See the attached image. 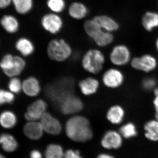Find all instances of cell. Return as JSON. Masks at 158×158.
I'll use <instances>...</instances> for the list:
<instances>
[{"mask_svg": "<svg viewBox=\"0 0 158 158\" xmlns=\"http://www.w3.org/2000/svg\"><path fill=\"white\" fill-rule=\"evenodd\" d=\"M153 105L155 112V119L158 120V96H155L153 100Z\"/></svg>", "mask_w": 158, "mask_h": 158, "instance_id": "39", "label": "cell"}, {"mask_svg": "<svg viewBox=\"0 0 158 158\" xmlns=\"http://www.w3.org/2000/svg\"><path fill=\"white\" fill-rule=\"evenodd\" d=\"M63 158H84L78 150L69 149L65 151Z\"/></svg>", "mask_w": 158, "mask_h": 158, "instance_id": "35", "label": "cell"}, {"mask_svg": "<svg viewBox=\"0 0 158 158\" xmlns=\"http://www.w3.org/2000/svg\"><path fill=\"white\" fill-rule=\"evenodd\" d=\"M44 133L51 135H60L62 131V124L58 118L51 113L46 112L39 120Z\"/></svg>", "mask_w": 158, "mask_h": 158, "instance_id": "9", "label": "cell"}, {"mask_svg": "<svg viewBox=\"0 0 158 158\" xmlns=\"http://www.w3.org/2000/svg\"><path fill=\"white\" fill-rule=\"evenodd\" d=\"M156 45L157 50L158 52V38L157 39L156 41Z\"/></svg>", "mask_w": 158, "mask_h": 158, "instance_id": "42", "label": "cell"}, {"mask_svg": "<svg viewBox=\"0 0 158 158\" xmlns=\"http://www.w3.org/2000/svg\"><path fill=\"white\" fill-rule=\"evenodd\" d=\"M47 53L50 59L61 62L69 59L73 53L70 44L63 39H54L49 42L47 47Z\"/></svg>", "mask_w": 158, "mask_h": 158, "instance_id": "3", "label": "cell"}, {"mask_svg": "<svg viewBox=\"0 0 158 158\" xmlns=\"http://www.w3.org/2000/svg\"><path fill=\"white\" fill-rule=\"evenodd\" d=\"M14 56L12 54L8 53L3 56L0 61V69L4 73L11 70L14 64Z\"/></svg>", "mask_w": 158, "mask_h": 158, "instance_id": "31", "label": "cell"}, {"mask_svg": "<svg viewBox=\"0 0 158 158\" xmlns=\"http://www.w3.org/2000/svg\"><path fill=\"white\" fill-rule=\"evenodd\" d=\"M140 71L149 73L156 69L157 66V61L155 57L149 54L143 55L140 57Z\"/></svg>", "mask_w": 158, "mask_h": 158, "instance_id": "26", "label": "cell"}, {"mask_svg": "<svg viewBox=\"0 0 158 158\" xmlns=\"http://www.w3.org/2000/svg\"><path fill=\"white\" fill-rule=\"evenodd\" d=\"M124 109L119 105H114L109 108L107 112V119L114 125H118L122 123L125 117Z\"/></svg>", "mask_w": 158, "mask_h": 158, "instance_id": "22", "label": "cell"}, {"mask_svg": "<svg viewBox=\"0 0 158 158\" xmlns=\"http://www.w3.org/2000/svg\"><path fill=\"white\" fill-rule=\"evenodd\" d=\"M65 151L62 145L56 143H51L46 148L44 152L45 158H63Z\"/></svg>", "mask_w": 158, "mask_h": 158, "instance_id": "27", "label": "cell"}, {"mask_svg": "<svg viewBox=\"0 0 158 158\" xmlns=\"http://www.w3.org/2000/svg\"><path fill=\"white\" fill-rule=\"evenodd\" d=\"M0 24L4 31L9 34H15L19 30L20 23L17 18L11 14L3 15L0 19Z\"/></svg>", "mask_w": 158, "mask_h": 158, "instance_id": "16", "label": "cell"}, {"mask_svg": "<svg viewBox=\"0 0 158 158\" xmlns=\"http://www.w3.org/2000/svg\"><path fill=\"white\" fill-rule=\"evenodd\" d=\"M30 158H43L42 153L37 149L31 151L30 153Z\"/></svg>", "mask_w": 158, "mask_h": 158, "instance_id": "37", "label": "cell"}, {"mask_svg": "<svg viewBox=\"0 0 158 158\" xmlns=\"http://www.w3.org/2000/svg\"><path fill=\"white\" fill-rule=\"evenodd\" d=\"M0 158H7L5 156L3 155L2 154L0 153Z\"/></svg>", "mask_w": 158, "mask_h": 158, "instance_id": "43", "label": "cell"}, {"mask_svg": "<svg viewBox=\"0 0 158 158\" xmlns=\"http://www.w3.org/2000/svg\"><path fill=\"white\" fill-rule=\"evenodd\" d=\"M46 5L51 12L59 14L63 12L66 8L65 0H47Z\"/></svg>", "mask_w": 158, "mask_h": 158, "instance_id": "30", "label": "cell"}, {"mask_svg": "<svg viewBox=\"0 0 158 158\" xmlns=\"http://www.w3.org/2000/svg\"><path fill=\"white\" fill-rule=\"evenodd\" d=\"M11 4H12V0H0V9H6Z\"/></svg>", "mask_w": 158, "mask_h": 158, "instance_id": "38", "label": "cell"}, {"mask_svg": "<svg viewBox=\"0 0 158 158\" xmlns=\"http://www.w3.org/2000/svg\"><path fill=\"white\" fill-rule=\"evenodd\" d=\"M15 95L10 90L0 89V106L13 104L15 101Z\"/></svg>", "mask_w": 158, "mask_h": 158, "instance_id": "32", "label": "cell"}, {"mask_svg": "<svg viewBox=\"0 0 158 158\" xmlns=\"http://www.w3.org/2000/svg\"><path fill=\"white\" fill-rule=\"evenodd\" d=\"M142 25L145 30L151 31L158 27V14L148 11L144 15L142 20Z\"/></svg>", "mask_w": 158, "mask_h": 158, "instance_id": "28", "label": "cell"}, {"mask_svg": "<svg viewBox=\"0 0 158 158\" xmlns=\"http://www.w3.org/2000/svg\"><path fill=\"white\" fill-rule=\"evenodd\" d=\"M15 48L22 56L29 57L35 51L34 44L29 38L22 37L19 38L15 44Z\"/></svg>", "mask_w": 158, "mask_h": 158, "instance_id": "20", "label": "cell"}, {"mask_svg": "<svg viewBox=\"0 0 158 158\" xmlns=\"http://www.w3.org/2000/svg\"><path fill=\"white\" fill-rule=\"evenodd\" d=\"M75 82L69 77H63L47 85L45 89L46 96L52 102L58 104L62 100L73 94Z\"/></svg>", "mask_w": 158, "mask_h": 158, "instance_id": "2", "label": "cell"}, {"mask_svg": "<svg viewBox=\"0 0 158 158\" xmlns=\"http://www.w3.org/2000/svg\"><path fill=\"white\" fill-rule=\"evenodd\" d=\"M99 82L92 77H88L79 82L78 86L82 94L85 96H90L95 94L99 88Z\"/></svg>", "mask_w": 158, "mask_h": 158, "instance_id": "15", "label": "cell"}, {"mask_svg": "<svg viewBox=\"0 0 158 158\" xmlns=\"http://www.w3.org/2000/svg\"><path fill=\"white\" fill-rule=\"evenodd\" d=\"M154 94L155 96H158V88H156L153 89Z\"/></svg>", "mask_w": 158, "mask_h": 158, "instance_id": "41", "label": "cell"}, {"mask_svg": "<svg viewBox=\"0 0 158 158\" xmlns=\"http://www.w3.org/2000/svg\"><path fill=\"white\" fill-rule=\"evenodd\" d=\"M102 30L113 33L119 28L118 23L113 18L105 15H99L92 18Z\"/></svg>", "mask_w": 158, "mask_h": 158, "instance_id": "18", "label": "cell"}, {"mask_svg": "<svg viewBox=\"0 0 158 158\" xmlns=\"http://www.w3.org/2000/svg\"><path fill=\"white\" fill-rule=\"evenodd\" d=\"M12 5L18 14L25 15L33 9L34 0H12Z\"/></svg>", "mask_w": 158, "mask_h": 158, "instance_id": "25", "label": "cell"}, {"mask_svg": "<svg viewBox=\"0 0 158 158\" xmlns=\"http://www.w3.org/2000/svg\"><path fill=\"white\" fill-rule=\"evenodd\" d=\"M105 62L102 52L98 49L91 48L85 52L82 58V67L89 73L97 74L101 72Z\"/></svg>", "mask_w": 158, "mask_h": 158, "instance_id": "4", "label": "cell"}, {"mask_svg": "<svg viewBox=\"0 0 158 158\" xmlns=\"http://www.w3.org/2000/svg\"><path fill=\"white\" fill-rule=\"evenodd\" d=\"M24 135L32 141H38L41 139L44 132L39 121H27L23 129Z\"/></svg>", "mask_w": 158, "mask_h": 158, "instance_id": "13", "label": "cell"}, {"mask_svg": "<svg viewBox=\"0 0 158 158\" xmlns=\"http://www.w3.org/2000/svg\"><path fill=\"white\" fill-rule=\"evenodd\" d=\"M27 63L22 56H15L14 64L11 70L4 73L6 77L9 78L18 77L25 69Z\"/></svg>", "mask_w": 158, "mask_h": 158, "instance_id": "23", "label": "cell"}, {"mask_svg": "<svg viewBox=\"0 0 158 158\" xmlns=\"http://www.w3.org/2000/svg\"><path fill=\"white\" fill-rule=\"evenodd\" d=\"M8 89L15 94H18L22 91V81L18 77L10 78L8 85Z\"/></svg>", "mask_w": 158, "mask_h": 158, "instance_id": "33", "label": "cell"}, {"mask_svg": "<svg viewBox=\"0 0 158 158\" xmlns=\"http://www.w3.org/2000/svg\"><path fill=\"white\" fill-rule=\"evenodd\" d=\"M0 145L5 152L10 153L17 150L19 143L13 135L9 133H3L0 134Z\"/></svg>", "mask_w": 158, "mask_h": 158, "instance_id": "19", "label": "cell"}, {"mask_svg": "<svg viewBox=\"0 0 158 158\" xmlns=\"http://www.w3.org/2000/svg\"><path fill=\"white\" fill-rule=\"evenodd\" d=\"M48 104L44 100L38 99L31 103L27 108L24 117L27 121H39L47 112Z\"/></svg>", "mask_w": 158, "mask_h": 158, "instance_id": "7", "label": "cell"}, {"mask_svg": "<svg viewBox=\"0 0 158 158\" xmlns=\"http://www.w3.org/2000/svg\"><path fill=\"white\" fill-rule=\"evenodd\" d=\"M156 82L152 78L148 77L144 79L142 83V86L144 90H153L156 88Z\"/></svg>", "mask_w": 158, "mask_h": 158, "instance_id": "34", "label": "cell"}, {"mask_svg": "<svg viewBox=\"0 0 158 158\" xmlns=\"http://www.w3.org/2000/svg\"><path fill=\"white\" fill-rule=\"evenodd\" d=\"M88 7L84 3L74 2L71 3L68 9L69 15L75 20H82L87 17L88 14Z\"/></svg>", "mask_w": 158, "mask_h": 158, "instance_id": "17", "label": "cell"}, {"mask_svg": "<svg viewBox=\"0 0 158 158\" xmlns=\"http://www.w3.org/2000/svg\"><path fill=\"white\" fill-rule=\"evenodd\" d=\"M131 54L126 46L118 44L113 48L110 52V61L113 65L117 66H123L130 62Z\"/></svg>", "mask_w": 158, "mask_h": 158, "instance_id": "8", "label": "cell"}, {"mask_svg": "<svg viewBox=\"0 0 158 158\" xmlns=\"http://www.w3.org/2000/svg\"><path fill=\"white\" fill-rule=\"evenodd\" d=\"M96 158H115V157L106 153H101L97 156Z\"/></svg>", "mask_w": 158, "mask_h": 158, "instance_id": "40", "label": "cell"}, {"mask_svg": "<svg viewBox=\"0 0 158 158\" xmlns=\"http://www.w3.org/2000/svg\"><path fill=\"white\" fill-rule=\"evenodd\" d=\"M60 112L65 115H74L84 109V105L81 98L71 94L59 104Z\"/></svg>", "mask_w": 158, "mask_h": 158, "instance_id": "6", "label": "cell"}, {"mask_svg": "<svg viewBox=\"0 0 158 158\" xmlns=\"http://www.w3.org/2000/svg\"><path fill=\"white\" fill-rule=\"evenodd\" d=\"M123 138L128 139L136 137L138 135L136 126L131 122L123 125L118 131Z\"/></svg>", "mask_w": 158, "mask_h": 158, "instance_id": "29", "label": "cell"}, {"mask_svg": "<svg viewBox=\"0 0 158 158\" xmlns=\"http://www.w3.org/2000/svg\"><path fill=\"white\" fill-rule=\"evenodd\" d=\"M41 90L40 83L36 77H27L22 82V92L29 97L34 98L38 96Z\"/></svg>", "mask_w": 158, "mask_h": 158, "instance_id": "14", "label": "cell"}, {"mask_svg": "<svg viewBox=\"0 0 158 158\" xmlns=\"http://www.w3.org/2000/svg\"><path fill=\"white\" fill-rule=\"evenodd\" d=\"M123 138L119 132L109 130L105 133L100 141L101 145L106 150H117L121 147Z\"/></svg>", "mask_w": 158, "mask_h": 158, "instance_id": "11", "label": "cell"}, {"mask_svg": "<svg viewBox=\"0 0 158 158\" xmlns=\"http://www.w3.org/2000/svg\"><path fill=\"white\" fill-rule=\"evenodd\" d=\"M88 36L100 47H106L113 42L114 37L112 33L102 30L99 25L93 29Z\"/></svg>", "mask_w": 158, "mask_h": 158, "instance_id": "12", "label": "cell"}, {"mask_svg": "<svg viewBox=\"0 0 158 158\" xmlns=\"http://www.w3.org/2000/svg\"><path fill=\"white\" fill-rule=\"evenodd\" d=\"M40 24L43 29L52 34L59 33L64 26V21L59 14L50 12L42 16Z\"/></svg>", "mask_w": 158, "mask_h": 158, "instance_id": "5", "label": "cell"}, {"mask_svg": "<svg viewBox=\"0 0 158 158\" xmlns=\"http://www.w3.org/2000/svg\"><path fill=\"white\" fill-rule=\"evenodd\" d=\"M131 66L134 69L140 71V57H135L130 61Z\"/></svg>", "mask_w": 158, "mask_h": 158, "instance_id": "36", "label": "cell"}, {"mask_svg": "<svg viewBox=\"0 0 158 158\" xmlns=\"http://www.w3.org/2000/svg\"><path fill=\"white\" fill-rule=\"evenodd\" d=\"M144 136L148 140L152 141H158V120L148 121L144 126Z\"/></svg>", "mask_w": 158, "mask_h": 158, "instance_id": "24", "label": "cell"}, {"mask_svg": "<svg viewBox=\"0 0 158 158\" xmlns=\"http://www.w3.org/2000/svg\"><path fill=\"white\" fill-rule=\"evenodd\" d=\"M102 80L104 85L107 88L116 89L123 85L124 81V76L119 69L111 68L104 73Z\"/></svg>", "mask_w": 158, "mask_h": 158, "instance_id": "10", "label": "cell"}, {"mask_svg": "<svg viewBox=\"0 0 158 158\" xmlns=\"http://www.w3.org/2000/svg\"><path fill=\"white\" fill-rule=\"evenodd\" d=\"M18 122L17 115L10 110H5L0 113V126L3 129H11L16 127Z\"/></svg>", "mask_w": 158, "mask_h": 158, "instance_id": "21", "label": "cell"}, {"mask_svg": "<svg viewBox=\"0 0 158 158\" xmlns=\"http://www.w3.org/2000/svg\"><path fill=\"white\" fill-rule=\"evenodd\" d=\"M65 131L69 140L77 143H86L94 137L90 121L81 115H74L69 118L65 124Z\"/></svg>", "mask_w": 158, "mask_h": 158, "instance_id": "1", "label": "cell"}]
</instances>
